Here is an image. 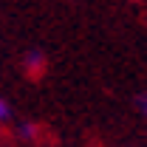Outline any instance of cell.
<instances>
[{
  "instance_id": "6da1fadb",
  "label": "cell",
  "mask_w": 147,
  "mask_h": 147,
  "mask_svg": "<svg viewBox=\"0 0 147 147\" xmlns=\"http://www.w3.org/2000/svg\"><path fill=\"white\" fill-rule=\"evenodd\" d=\"M23 68H26V74L28 76H40V74L45 71V54L42 51H28V54L23 57Z\"/></svg>"
},
{
  "instance_id": "7a4b0ae2",
  "label": "cell",
  "mask_w": 147,
  "mask_h": 147,
  "mask_svg": "<svg viewBox=\"0 0 147 147\" xmlns=\"http://www.w3.org/2000/svg\"><path fill=\"white\" fill-rule=\"evenodd\" d=\"M37 125L34 122H23V125H17V136L20 139H37Z\"/></svg>"
},
{
  "instance_id": "3957f363",
  "label": "cell",
  "mask_w": 147,
  "mask_h": 147,
  "mask_svg": "<svg viewBox=\"0 0 147 147\" xmlns=\"http://www.w3.org/2000/svg\"><path fill=\"white\" fill-rule=\"evenodd\" d=\"M9 119H11V108H9V102L0 96V125H6Z\"/></svg>"
},
{
  "instance_id": "277c9868",
  "label": "cell",
  "mask_w": 147,
  "mask_h": 147,
  "mask_svg": "<svg viewBox=\"0 0 147 147\" xmlns=\"http://www.w3.org/2000/svg\"><path fill=\"white\" fill-rule=\"evenodd\" d=\"M139 113H142V116L147 119V91L142 93V96H139Z\"/></svg>"
}]
</instances>
